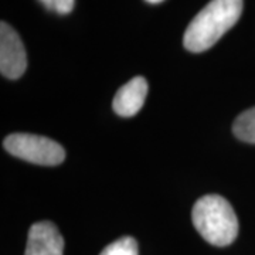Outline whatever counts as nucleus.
Returning <instances> with one entry per match:
<instances>
[{"mask_svg": "<svg viewBox=\"0 0 255 255\" xmlns=\"http://www.w3.org/2000/svg\"><path fill=\"white\" fill-rule=\"evenodd\" d=\"M243 0H211L186 28L183 44L191 53H203L219 41L238 21Z\"/></svg>", "mask_w": 255, "mask_h": 255, "instance_id": "nucleus-1", "label": "nucleus"}, {"mask_svg": "<svg viewBox=\"0 0 255 255\" xmlns=\"http://www.w3.org/2000/svg\"><path fill=\"white\" fill-rule=\"evenodd\" d=\"M191 220L199 234L211 246L227 247L238 236L236 211L219 194H206L196 201Z\"/></svg>", "mask_w": 255, "mask_h": 255, "instance_id": "nucleus-2", "label": "nucleus"}, {"mask_svg": "<svg viewBox=\"0 0 255 255\" xmlns=\"http://www.w3.org/2000/svg\"><path fill=\"white\" fill-rule=\"evenodd\" d=\"M10 155L30 163L57 166L65 159V150L55 140L33 133H11L3 142Z\"/></svg>", "mask_w": 255, "mask_h": 255, "instance_id": "nucleus-3", "label": "nucleus"}, {"mask_svg": "<svg viewBox=\"0 0 255 255\" xmlns=\"http://www.w3.org/2000/svg\"><path fill=\"white\" fill-rule=\"evenodd\" d=\"M27 68V55L17 33L6 21L0 24V73L9 80L20 78Z\"/></svg>", "mask_w": 255, "mask_h": 255, "instance_id": "nucleus-4", "label": "nucleus"}, {"mask_svg": "<svg viewBox=\"0 0 255 255\" xmlns=\"http://www.w3.org/2000/svg\"><path fill=\"white\" fill-rule=\"evenodd\" d=\"M64 238L51 221L33 224L28 231L24 255H63Z\"/></svg>", "mask_w": 255, "mask_h": 255, "instance_id": "nucleus-5", "label": "nucleus"}, {"mask_svg": "<svg viewBox=\"0 0 255 255\" xmlns=\"http://www.w3.org/2000/svg\"><path fill=\"white\" fill-rule=\"evenodd\" d=\"M147 95V82L143 77H135L115 94L112 108L119 117H133L142 110Z\"/></svg>", "mask_w": 255, "mask_h": 255, "instance_id": "nucleus-6", "label": "nucleus"}, {"mask_svg": "<svg viewBox=\"0 0 255 255\" xmlns=\"http://www.w3.org/2000/svg\"><path fill=\"white\" fill-rule=\"evenodd\" d=\"M234 135L247 143H255V107L238 115L233 125Z\"/></svg>", "mask_w": 255, "mask_h": 255, "instance_id": "nucleus-7", "label": "nucleus"}, {"mask_svg": "<svg viewBox=\"0 0 255 255\" xmlns=\"http://www.w3.org/2000/svg\"><path fill=\"white\" fill-rule=\"evenodd\" d=\"M100 255H139V248L135 238L122 237L105 247Z\"/></svg>", "mask_w": 255, "mask_h": 255, "instance_id": "nucleus-8", "label": "nucleus"}, {"mask_svg": "<svg viewBox=\"0 0 255 255\" xmlns=\"http://www.w3.org/2000/svg\"><path fill=\"white\" fill-rule=\"evenodd\" d=\"M46 9L55 11L58 14H68L75 6V0H40Z\"/></svg>", "mask_w": 255, "mask_h": 255, "instance_id": "nucleus-9", "label": "nucleus"}, {"mask_svg": "<svg viewBox=\"0 0 255 255\" xmlns=\"http://www.w3.org/2000/svg\"><path fill=\"white\" fill-rule=\"evenodd\" d=\"M147 3H160V1H163V0H146Z\"/></svg>", "mask_w": 255, "mask_h": 255, "instance_id": "nucleus-10", "label": "nucleus"}]
</instances>
